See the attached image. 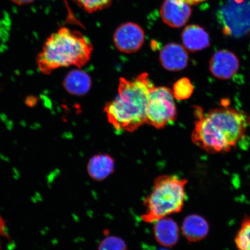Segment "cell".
Listing matches in <instances>:
<instances>
[{
	"label": "cell",
	"instance_id": "6da1fadb",
	"mask_svg": "<svg viewBox=\"0 0 250 250\" xmlns=\"http://www.w3.org/2000/svg\"><path fill=\"white\" fill-rule=\"evenodd\" d=\"M194 111L196 120L192 140L206 152H229L245 136L247 119L236 109L220 107L203 114L197 107Z\"/></svg>",
	"mask_w": 250,
	"mask_h": 250
},
{
	"label": "cell",
	"instance_id": "7a4b0ae2",
	"mask_svg": "<svg viewBox=\"0 0 250 250\" xmlns=\"http://www.w3.org/2000/svg\"><path fill=\"white\" fill-rule=\"evenodd\" d=\"M154 86L148 73L131 81L121 78L118 95L104 108L109 124L118 130L129 132L146 124L149 92Z\"/></svg>",
	"mask_w": 250,
	"mask_h": 250
},
{
	"label": "cell",
	"instance_id": "3957f363",
	"mask_svg": "<svg viewBox=\"0 0 250 250\" xmlns=\"http://www.w3.org/2000/svg\"><path fill=\"white\" fill-rule=\"evenodd\" d=\"M92 52V43L87 37L79 31L62 27L47 39L37 56V64L47 75L59 68H81L89 62Z\"/></svg>",
	"mask_w": 250,
	"mask_h": 250
},
{
	"label": "cell",
	"instance_id": "277c9868",
	"mask_svg": "<svg viewBox=\"0 0 250 250\" xmlns=\"http://www.w3.org/2000/svg\"><path fill=\"white\" fill-rule=\"evenodd\" d=\"M187 183V180L174 175L165 174L156 177L151 192L143 202L146 210L141 219L146 223H153L180 212L185 204Z\"/></svg>",
	"mask_w": 250,
	"mask_h": 250
},
{
	"label": "cell",
	"instance_id": "5b68a950",
	"mask_svg": "<svg viewBox=\"0 0 250 250\" xmlns=\"http://www.w3.org/2000/svg\"><path fill=\"white\" fill-rule=\"evenodd\" d=\"M172 90L164 86L152 87L149 92L146 124L160 129L176 120L177 108Z\"/></svg>",
	"mask_w": 250,
	"mask_h": 250
},
{
	"label": "cell",
	"instance_id": "8992f818",
	"mask_svg": "<svg viewBox=\"0 0 250 250\" xmlns=\"http://www.w3.org/2000/svg\"><path fill=\"white\" fill-rule=\"evenodd\" d=\"M220 15L226 35L240 37L250 30V3L231 1L222 9Z\"/></svg>",
	"mask_w": 250,
	"mask_h": 250
},
{
	"label": "cell",
	"instance_id": "52a82bcc",
	"mask_svg": "<svg viewBox=\"0 0 250 250\" xmlns=\"http://www.w3.org/2000/svg\"><path fill=\"white\" fill-rule=\"evenodd\" d=\"M113 41L119 51L133 54L139 51L145 43V31L136 23H124L115 31Z\"/></svg>",
	"mask_w": 250,
	"mask_h": 250
},
{
	"label": "cell",
	"instance_id": "ba28073f",
	"mask_svg": "<svg viewBox=\"0 0 250 250\" xmlns=\"http://www.w3.org/2000/svg\"><path fill=\"white\" fill-rule=\"evenodd\" d=\"M239 59L235 54L228 50L215 52L209 62V68L212 75L218 79L229 80L239 69Z\"/></svg>",
	"mask_w": 250,
	"mask_h": 250
},
{
	"label": "cell",
	"instance_id": "9c48e42d",
	"mask_svg": "<svg viewBox=\"0 0 250 250\" xmlns=\"http://www.w3.org/2000/svg\"><path fill=\"white\" fill-rule=\"evenodd\" d=\"M164 22L173 28H180L185 25L192 14L189 5L180 0H165L160 10Z\"/></svg>",
	"mask_w": 250,
	"mask_h": 250
},
{
	"label": "cell",
	"instance_id": "30bf717a",
	"mask_svg": "<svg viewBox=\"0 0 250 250\" xmlns=\"http://www.w3.org/2000/svg\"><path fill=\"white\" fill-rule=\"evenodd\" d=\"M159 60L165 69L171 71L183 70L188 64L187 50L179 43L171 42L161 50Z\"/></svg>",
	"mask_w": 250,
	"mask_h": 250
},
{
	"label": "cell",
	"instance_id": "8fae6325",
	"mask_svg": "<svg viewBox=\"0 0 250 250\" xmlns=\"http://www.w3.org/2000/svg\"><path fill=\"white\" fill-rule=\"evenodd\" d=\"M153 232L156 241L165 248H173L179 242V226L176 221L169 217H166L155 221Z\"/></svg>",
	"mask_w": 250,
	"mask_h": 250
},
{
	"label": "cell",
	"instance_id": "7c38bea8",
	"mask_svg": "<svg viewBox=\"0 0 250 250\" xmlns=\"http://www.w3.org/2000/svg\"><path fill=\"white\" fill-rule=\"evenodd\" d=\"M115 164L113 158L107 154H99L92 156L87 165L89 176L95 181H103L114 173Z\"/></svg>",
	"mask_w": 250,
	"mask_h": 250
},
{
	"label": "cell",
	"instance_id": "4fadbf2b",
	"mask_svg": "<svg viewBox=\"0 0 250 250\" xmlns=\"http://www.w3.org/2000/svg\"><path fill=\"white\" fill-rule=\"evenodd\" d=\"M184 48L190 52L202 51L210 46V37L203 27L196 24L187 26L181 34Z\"/></svg>",
	"mask_w": 250,
	"mask_h": 250
},
{
	"label": "cell",
	"instance_id": "5bb4252c",
	"mask_svg": "<svg viewBox=\"0 0 250 250\" xmlns=\"http://www.w3.org/2000/svg\"><path fill=\"white\" fill-rule=\"evenodd\" d=\"M184 236L190 242H196L205 238L209 232L208 221L199 215L190 214L184 219L182 224Z\"/></svg>",
	"mask_w": 250,
	"mask_h": 250
},
{
	"label": "cell",
	"instance_id": "9a60e30c",
	"mask_svg": "<svg viewBox=\"0 0 250 250\" xmlns=\"http://www.w3.org/2000/svg\"><path fill=\"white\" fill-rule=\"evenodd\" d=\"M62 84L65 90L71 95L82 96L91 89L92 80L85 71L75 69L66 75Z\"/></svg>",
	"mask_w": 250,
	"mask_h": 250
},
{
	"label": "cell",
	"instance_id": "2e32d148",
	"mask_svg": "<svg viewBox=\"0 0 250 250\" xmlns=\"http://www.w3.org/2000/svg\"><path fill=\"white\" fill-rule=\"evenodd\" d=\"M234 242L237 250H250V217L243 219Z\"/></svg>",
	"mask_w": 250,
	"mask_h": 250
},
{
	"label": "cell",
	"instance_id": "e0dca14e",
	"mask_svg": "<svg viewBox=\"0 0 250 250\" xmlns=\"http://www.w3.org/2000/svg\"><path fill=\"white\" fill-rule=\"evenodd\" d=\"M172 91L175 98L182 101L191 96L193 92V86L188 78H183L174 83Z\"/></svg>",
	"mask_w": 250,
	"mask_h": 250
},
{
	"label": "cell",
	"instance_id": "ac0fdd59",
	"mask_svg": "<svg viewBox=\"0 0 250 250\" xmlns=\"http://www.w3.org/2000/svg\"><path fill=\"white\" fill-rule=\"evenodd\" d=\"M98 250H127V246L121 237L109 236L105 237L99 243Z\"/></svg>",
	"mask_w": 250,
	"mask_h": 250
},
{
	"label": "cell",
	"instance_id": "d6986e66",
	"mask_svg": "<svg viewBox=\"0 0 250 250\" xmlns=\"http://www.w3.org/2000/svg\"><path fill=\"white\" fill-rule=\"evenodd\" d=\"M85 11L93 13L107 8L111 4L112 0H74Z\"/></svg>",
	"mask_w": 250,
	"mask_h": 250
},
{
	"label": "cell",
	"instance_id": "ffe728a7",
	"mask_svg": "<svg viewBox=\"0 0 250 250\" xmlns=\"http://www.w3.org/2000/svg\"><path fill=\"white\" fill-rule=\"evenodd\" d=\"M188 5H196L206 1V0H180Z\"/></svg>",
	"mask_w": 250,
	"mask_h": 250
},
{
	"label": "cell",
	"instance_id": "44dd1931",
	"mask_svg": "<svg viewBox=\"0 0 250 250\" xmlns=\"http://www.w3.org/2000/svg\"><path fill=\"white\" fill-rule=\"evenodd\" d=\"M12 1L14 2L15 4L18 5H23L29 4V3L32 2L34 0H12Z\"/></svg>",
	"mask_w": 250,
	"mask_h": 250
},
{
	"label": "cell",
	"instance_id": "7402d4cb",
	"mask_svg": "<svg viewBox=\"0 0 250 250\" xmlns=\"http://www.w3.org/2000/svg\"><path fill=\"white\" fill-rule=\"evenodd\" d=\"M166 250V249H161V250Z\"/></svg>",
	"mask_w": 250,
	"mask_h": 250
},
{
	"label": "cell",
	"instance_id": "603a6c76",
	"mask_svg": "<svg viewBox=\"0 0 250 250\" xmlns=\"http://www.w3.org/2000/svg\"></svg>",
	"mask_w": 250,
	"mask_h": 250
}]
</instances>
